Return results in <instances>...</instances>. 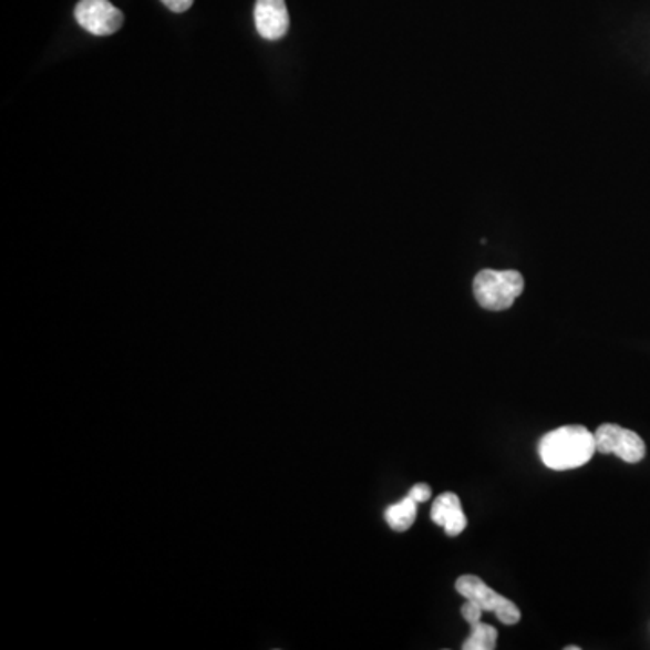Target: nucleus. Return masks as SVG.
Returning <instances> with one entry per match:
<instances>
[{
    "label": "nucleus",
    "instance_id": "nucleus-9",
    "mask_svg": "<svg viewBox=\"0 0 650 650\" xmlns=\"http://www.w3.org/2000/svg\"><path fill=\"white\" fill-rule=\"evenodd\" d=\"M472 632L463 643V650H494L497 647V638L499 632L494 626H486V623H474Z\"/></svg>",
    "mask_w": 650,
    "mask_h": 650
},
{
    "label": "nucleus",
    "instance_id": "nucleus-13",
    "mask_svg": "<svg viewBox=\"0 0 650 650\" xmlns=\"http://www.w3.org/2000/svg\"><path fill=\"white\" fill-rule=\"evenodd\" d=\"M566 650H578V647L569 646V647H566Z\"/></svg>",
    "mask_w": 650,
    "mask_h": 650
},
{
    "label": "nucleus",
    "instance_id": "nucleus-1",
    "mask_svg": "<svg viewBox=\"0 0 650 650\" xmlns=\"http://www.w3.org/2000/svg\"><path fill=\"white\" fill-rule=\"evenodd\" d=\"M597 452L595 434L582 425L560 426L548 432L538 443V455L544 465L551 470L580 468L592 460Z\"/></svg>",
    "mask_w": 650,
    "mask_h": 650
},
{
    "label": "nucleus",
    "instance_id": "nucleus-6",
    "mask_svg": "<svg viewBox=\"0 0 650 650\" xmlns=\"http://www.w3.org/2000/svg\"><path fill=\"white\" fill-rule=\"evenodd\" d=\"M255 28L266 40H280L289 31V13L286 0H257Z\"/></svg>",
    "mask_w": 650,
    "mask_h": 650
},
{
    "label": "nucleus",
    "instance_id": "nucleus-10",
    "mask_svg": "<svg viewBox=\"0 0 650 650\" xmlns=\"http://www.w3.org/2000/svg\"><path fill=\"white\" fill-rule=\"evenodd\" d=\"M461 615L468 621L470 626H474L477 621H481V617L484 615L483 607L477 601L468 600L466 598L465 606L461 607Z\"/></svg>",
    "mask_w": 650,
    "mask_h": 650
},
{
    "label": "nucleus",
    "instance_id": "nucleus-8",
    "mask_svg": "<svg viewBox=\"0 0 650 650\" xmlns=\"http://www.w3.org/2000/svg\"><path fill=\"white\" fill-rule=\"evenodd\" d=\"M417 517V501L406 495L405 499L385 509V520L394 532H406Z\"/></svg>",
    "mask_w": 650,
    "mask_h": 650
},
{
    "label": "nucleus",
    "instance_id": "nucleus-2",
    "mask_svg": "<svg viewBox=\"0 0 650 650\" xmlns=\"http://www.w3.org/2000/svg\"><path fill=\"white\" fill-rule=\"evenodd\" d=\"M524 289L523 275L515 269H483L474 280V295L481 308L504 311L514 306Z\"/></svg>",
    "mask_w": 650,
    "mask_h": 650
},
{
    "label": "nucleus",
    "instance_id": "nucleus-12",
    "mask_svg": "<svg viewBox=\"0 0 650 650\" xmlns=\"http://www.w3.org/2000/svg\"><path fill=\"white\" fill-rule=\"evenodd\" d=\"M162 2L174 13H185L194 4V0H162Z\"/></svg>",
    "mask_w": 650,
    "mask_h": 650
},
{
    "label": "nucleus",
    "instance_id": "nucleus-3",
    "mask_svg": "<svg viewBox=\"0 0 650 650\" xmlns=\"http://www.w3.org/2000/svg\"><path fill=\"white\" fill-rule=\"evenodd\" d=\"M455 589L468 600L477 601L484 612H495V617L499 618L504 626H515L520 621V611L514 601L501 597L499 592L489 589L479 577L465 575V577L457 578Z\"/></svg>",
    "mask_w": 650,
    "mask_h": 650
},
{
    "label": "nucleus",
    "instance_id": "nucleus-11",
    "mask_svg": "<svg viewBox=\"0 0 650 650\" xmlns=\"http://www.w3.org/2000/svg\"><path fill=\"white\" fill-rule=\"evenodd\" d=\"M409 495H411L412 499L417 501V503H426V501L431 499L432 489L429 484L420 483L416 486H412Z\"/></svg>",
    "mask_w": 650,
    "mask_h": 650
},
{
    "label": "nucleus",
    "instance_id": "nucleus-7",
    "mask_svg": "<svg viewBox=\"0 0 650 650\" xmlns=\"http://www.w3.org/2000/svg\"><path fill=\"white\" fill-rule=\"evenodd\" d=\"M431 517L437 526L445 528L448 537H457L465 532L466 517L463 514V506H461L460 497L452 492L441 494L434 501Z\"/></svg>",
    "mask_w": 650,
    "mask_h": 650
},
{
    "label": "nucleus",
    "instance_id": "nucleus-5",
    "mask_svg": "<svg viewBox=\"0 0 650 650\" xmlns=\"http://www.w3.org/2000/svg\"><path fill=\"white\" fill-rule=\"evenodd\" d=\"M595 441H597V452L617 454L620 460L631 465L640 463L647 454L646 441L641 440L640 435L612 423L598 426Z\"/></svg>",
    "mask_w": 650,
    "mask_h": 650
},
{
    "label": "nucleus",
    "instance_id": "nucleus-4",
    "mask_svg": "<svg viewBox=\"0 0 650 650\" xmlns=\"http://www.w3.org/2000/svg\"><path fill=\"white\" fill-rule=\"evenodd\" d=\"M74 19L80 28L96 37H111L122 30L125 17L109 0H80L74 8Z\"/></svg>",
    "mask_w": 650,
    "mask_h": 650
}]
</instances>
